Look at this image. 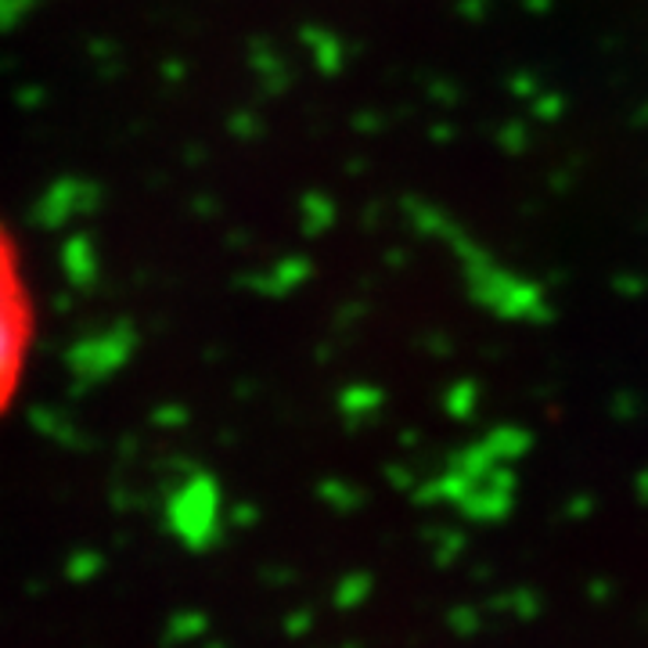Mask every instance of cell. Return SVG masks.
<instances>
[{"mask_svg":"<svg viewBox=\"0 0 648 648\" xmlns=\"http://www.w3.org/2000/svg\"><path fill=\"white\" fill-rule=\"evenodd\" d=\"M36 346V300L15 235L0 224V418L15 404Z\"/></svg>","mask_w":648,"mask_h":648,"instance_id":"6da1fadb","label":"cell"}]
</instances>
